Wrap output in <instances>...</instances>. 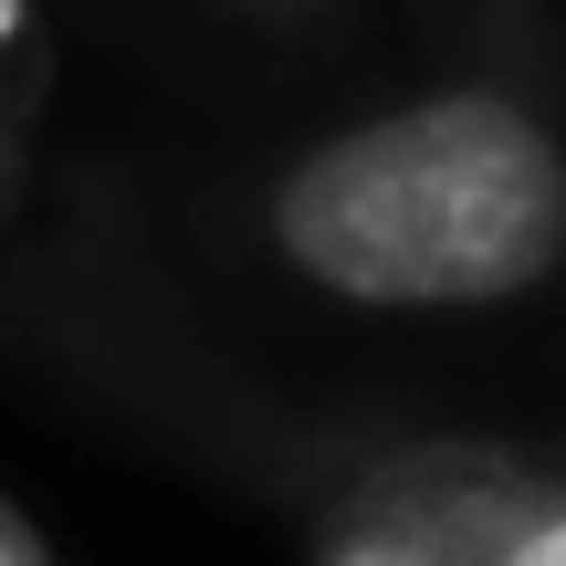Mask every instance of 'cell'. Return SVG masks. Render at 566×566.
Here are the masks:
<instances>
[{
	"instance_id": "obj_2",
	"label": "cell",
	"mask_w": 566,
	"mask_h": 566,
	"mask_svg": "<svg viewBox=\"0 0 566 566\" xmlns=\"http://www.w3.org/2000/svg\"><path fill=\"white\" fill-rule=\"evenodd\" d=\"M420 514L441 525V546L462 566H566V483L493 441H420L388 451Z\"/></svg>"
},
{
	"instance_id": "obj_5",
	"label": "cell",
	"mask_w": 566,
	"mask_h": 566,
	"mask_svg": "<svg viewBox=\"0 0 566 566\" xmlns=\"http://www.w3.org/2000/svg\"><path fill=\"white\" fill-rule=\"evenodd\" d=\"M0 566H53V556H42V535H32V514H21L11 493H0Z\"/></svg>"
},
{
	"instance_id": "obj_1",
	"label": "cell",
	"mask_w": 566,
	"mask_h": 566,
	"mask_svg": "<svg viewBox=\"0 0 566 566\" xmlns=\"http://www.w3.org/2000/svg\"><path fill=\"white\" fill-rule=\"evenodd\" d=\"M273 252L315 294L378 315L514 304L566 263V147L525 95L451 84L315 137L263 200Z\"/></svg>"
},
{
	"instance_id": "obj_4",
	"label": "cell",
	"mask_w": 566,
	"mask_h": 566,
	"mask_svg": "<svg viewBox=\"0 0 566 566\" xmlns=\"http://www.w3.org/2000/svg\"><path fill=\"white\" fill-rule=\"evenodd\" d=\"M42 32H32V0H0V74H32Z\"/></svg>"
},
{
	"instance_id": "obj_3",
	"label": "cell",
	"mask_w": 566,
	"mask_h": 566,
	"mask_svg": "<svg viewBox=\"0 0 566 566\" xmlns=\"http://www.w3.org/2000/svg\"><path fill=\"white\" fill-rule=\"evenodd\" d=\"M315 566H462L441 546V525L420 514V493L399 483L388 462L346 472L336 504L315 514Z\"/></svg>"
}]
</instances>
